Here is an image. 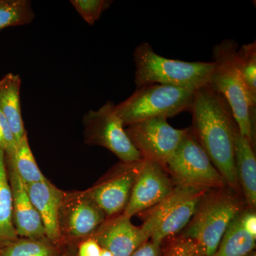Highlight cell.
Instances as JSON below:
<instances>
[{"mask_svg":"<svg viewBox=\"0 0 256 256\" xmlns=\"http://www.w3.org/2000/svg\"><path fill=\"white\" fill-rule=\"evenodd\" d=\"M6 168L12 196L13 224L16 234L18 237L42 240L46 237L44 226L30 200L25 184L12 166Z\"/></svg>","mask_w":256,"mask_h":256,"instance_id":"4fadbf2b","label":"cell"},{"mask_svg":"<svg viewBox=\"0 0 256 256\" xmlns=\"http://www.w3.org/2000/svg\"><path fill=\"white\" fill-rule=\"evenodd\" d=\"M34 18L28 0H0V30L31 23Z\"/></svg>","mask_w":256,"mask_h":256,"instance_id":"7402d4cb","label":"cell"},{"mask_svg":"<svg viewBox=\"0 0 256 256\" xmlns=\"http://www.w3.org/2000/svg\"><path fill=\"white\" fill-rule=\"evenodd\" d=\"M100 256H114L112 255V254L108 250H106V249L102 248V250H101V254Z\"/></svg>","mask_w":256,"mask_h":256,"instance_id":"f546056e","label":"cell"},{"mask_svg":"<svg viewBox=\"0 0 256 256\" xmlns=\"http://www.w3.org/2000/svg\"><path fill=\"white\" fill-rule=\"evenodd\" d=\"M25 186L41 218L46 238L53 244H58L62 238L60 212L64 194L47 178L38 182L25 184Z\"/></svg>","mask_w":256,"mask_h":256,"instance_id":"9a60e30c","label":"cell"},{"mask_svg":"<svg viewBox=\"0 0 256 256\" xmlns=\"http://www.w3.org/2000/svg\"><path fill=\"white\" fill-rule=\"evenodd\" d=\"M133 60L137 88L161 84L196 92L208 84L214 67L213 62H188L165 58L156 53L148 42L134 48Z\"/></svg>","mask_w":256,"mask_h":256,"instance_id":"3957f363","label":"cell"},{"mask_svg":"<svg viewBox=\"0 0 256 256\" xmlns=\"http://www.w3.org/2000/svg\"><path fill=\"white\" fill-rule=\"evenodd\" d=\"M174 186V181L162 166L143 159L122 215L131 218L138 213L150 210L166 198Z\"/></svg>","mask_w":256,"mask_h":256,"instance_id":"8fae6325","label":"cell"},{"mask_svg":"<svg viewBox=\"0 0 256 256\" xmlns=\"http://www.w3.org/2000/svg\"><path fill=\"white\" fill-rule=\"evenodd\" d=\"M162 256H203L196 242L191 239L182 236L175 239L166 249Z\"/></svg>","mask_w":256,"mask_h":256,"instance_id":"d4e9b609","label":"cell"},{"mask_svg":"<svg viewBox=\"0 0 256 256\" xmlns=\"http://www.w3.org/2000/svg\"><path fill=\"white\" fill-rule=\"evenodd\" d=\"M190 128L172 127L166 118L146 120L126 129L128 137L143 159L158 163L165 169Z\"/></svg>","mask_w":256,"mask_h":256,"instance_id":"9c48e42d","label":"cell"},{"mask_svg":"<svg viewBox=\"0 0 256 256\" xmlns=\"http://www.w3.org/2000/svg\"><path fill=\"white\" fill-rule=\"evenodd\" d=\"M102 248L94 239L89 238L79 246L78 256H100Z\"/></svg>","mask_w":256,"mask_h":256,"instance_id":"f1b7e54d","label":"cell"},{"mask_svg":"<svg viewBox=\"0 0 256 256\" xmlns=\"http://www.w3.org/2000/svg\"><path fill=\"white\" fill-rule=\"evenodd\" d=\"M245 203L228 186L210 190L182 236L196 242L202 256L214 255L229 225L244 212Z\"/></svg>","mask_w":256,"mask_h":256,"instance_id":"7a4b0ae2","label":"cell"},{"mask_svg":"<svg viewBox=\"0 0 256 256\" xmlns=\"http://www.w3.org/2000/svg\"><path fill=\"white\" fill-rule=\"evenodd\" d=\"M165 170L174 184L202 190L226 186V182L197 141L192 128L178 144Z\"/></svg>","mask_w":256,"mask_h":256,"instance_id":"52a82bcc","label":"cell"},{"mask_svg":"<svg viewBox=\"0 0 256 256\" xmlns=\"http://www.w3.org/2000/svg\"><path fill=\"white\" fill-rule=\"evenodd\" d=\"M72 5L76 10L89 25H94L106 11L112 1L107 0H72Z\"/></svg>","mask_w":256,"mask_h":256,"instance_id":"cb8c5ba5","label":"cell"},{"mask_svg":"<svg viewBox=\"0 0 256 256\" xmlns=\"http://www.w3.org/2000/svg\"><path fill=\"white\" fill-rule=\"evenodd\" d=\"M237 67L245 86L250 107H256V42L242 45L235 55Z\"/></svg>","mask_w":256,"mask_h":256,"instance_id":"44dd1931","label":"cell"},{"mask_svg":"<svg viewBox=\"0 0 256 256\" xmlns=\"http://www.w3.org/2000/svg\"><path fill=\"white\" fill-rule=\"evenodd\" d=\"M238 44L225 40L213 48V72L208 85L224 96L232 110L239 132L255 146L256 110L250 107L235 55Z\"/></svg>","mask_w":256,"mask_h":256,"instance_id":"277c9868","label":"cell"},{"mask_svg":"<svg viewBox=\"0 0 256 256\" xmlns=\"http://www.w3.org/2000/svg\"><path fill=\"white\" fill-rule=\"evenodd\" d=\"M54 248L42 240L18 238L3 248L0 256H54Z\"/></svg>","mask_w":256,"mask_h":256,"instance_id":"603a6c76","label":"cell"},{"mask_svg":"<svg viewBox=\"0 0 256 256\" xmlns=\"http://www.w3.org/2000/svg\"><path fill=\"white\" fill-rule=\"evenodd\" d=\"M142 162L143 158L134 162H121L86 192L106 216L117 214L124 210Z\"/></svg>","mask_w":256,"mask_h":256,"instance_id":"30bf717a","label":"cell"},{"mask_svg":"<svg viewBox=\"0 0 256 256\" xmlns=\"http://www.w3.org/2000/svg\"><path fill=\"white\" fill-rule=\"evenodd\" d=\"M246 256H256V252H249V254H248V255H246Z\"/></svg>","mask_w":256,"mask_h":256,"instance_id":"1f68e13d","label":"cell"},{"mask_svg":"<svg viewBox=\"0 0 256 256\" xmlns=\"http://www.w3.org/2000/svg\"></svg>","mask_w":256,"mask_h":256,"instance_id":"d6a6232c","label":"cell"},{"mask_svg":"<svg viewBox=\"0 0 256 256\" xmlns=\"http://www.w3.org/2000/svg\"><path fill=\"white\" fill-rule=\"evenodd\" d=\"M64 200L68 204L60 206V226H64L69 236L80 238L92 235L105 220V214L86 192L67 200L64 197Z\"/></svg>","mask_w":256,"mask_h":256,"instance_id":"7c38bea8","label":"cell"},{"mask_svg":"<svg viewBox=\"0 0 256 256\" xmlns=\"http://www.w3.org/2000/svg\"><path fill=\"white\" fill-rule=\"evenodd\" d=\"M0 126L2 129L3 136H4V146H4L5 162H9L14 159L18 144L11 132L8 120L1 110H0Z\"/></svg>","mask_w":256,"mask_h":256,"instance_id":"484cf974","label":"cell"},{"mask_svg":"<svg viewBox=\"0 0 256 256\" xmlns=\"http://www.w3.org/2000/svg\"><path fill=\"white\" fill-rule=\"evenodd\" d=\"M0 144L4 146V136H3V131L2 129L1 126H0ZM4 148V146H3Z\"/></svg>","mask_w":256,"mask_h":256,"instance_id":"4dcf8cb0","label":"cell"},{"mask_svg":"<svg viewBox=\"0 0 256 256\" xmlns=\"http://www.w3.org/2000/svg\"><path fill=\"white\" fill-rule=\"evenodd\" d=\"M194 90L161 84L138 87L124 102L114 105V112L124 126L154 118H169L191 110Z\"/></svg>","mask_w":256,"mask_h":256,"instance_id":"5b68a950","label":"cell"},{"mask_svg":"<svg viewBox=\"0 0 256 256\" xmlns=\"http://www.w3.org/2000/svg\"><path fill=\"white\" fill-rule=\"evenodd\" d=\"M254 146L237 130L234 144L236 171L240 191L252 210L256 206V158Z\"/></svg>","mask_w":256,"mask_h":256,"instance_id":"2e32d148","label":"cell"},{"mask_svg":"<svg viewBox=\"0 0 256 256\" xmlns=\"http://www.w3.org/2000/svg\"><path fill=\"white\" fill-rule=\"evenodd\" d=\"M190 112L194 136L225 180L227 186L242 194L234 158L238 127L228 102L223 96L207 84L195 92Z\"/></svg>","mask_w":256,"mask_h":256,"instance_id":"6da1fadb","label":"cell"},{"mask_svg":"<svg viewBox=\"0 0 256 256\" xmlns=\"http://www.w3.org/2000/svg\"><path fill=\"white\" fill-rule=\"evenodd\" d=\"M20 76L10 73L0 80V110L4 114L16 144L26 134L20 105Z\"/></svg>","mask_w":256,"mask_h":256,"instance_id":"e0dca14e","label":"cell"},{"mask_svg":"<svg viewBox=\"0 0 256 256\" xmlns=\"http://www.w3.org/2000/svg\"><path fill=\"white\" fill-rule=\"evenodd\" d=\"M162 254L161 245L149 240L138 248L131 256H162Z\"/></svg>","mask_w":256,"mask_h":256,"instance_id":"83f0119b","label":"cell"},{"mask_svg":"<svg viewBox=\"0 0 256 256\" xmlns=\"http://www.w3.org/2000/svg\"><path fill=\"white\" fill-rule=\"evenodd\" d=\"M208 191L175 184L166 198L148 210L140 227L148 240L162 245L165 239L186 228Z\"/></svg>","mask_w":256,"mask_h":256,"instance_id":"8992f818","label":"cell"},{"mask_svg":"<svg viewBox=\"0 0 256 256\" xmlns=\"http://www.w3.org/2000/svg\"><path fill=\"white\" fill-rule=\"evenodd\" d=\"M82 122L87 144L104 146L122 162H134L142 159L128 137L122 120L114 112V102L108 101L98 110L88 111Z\"/></svg>","mask_w":256,"mask_h":256,"instance_id":"ba28073f","label":"cell"},{"mask_svg":"<svg viewBox=\"0 0 256 256\" xmlns=\"http://www.w3.org/2000/svg\"><path fill=\"white\" fill-rule=\"evenodd\" d=\"M5 163L6 166L14 168L24 184L38 182L46 178L40 171L32 154L26 133L16 146L14 159Z\"/></svg>","mask_w":256,"mask_h":256,"instance_id":"ffe728a7","label":"cell"},{"mask_svg":"<svg viewBox=\"0 0 256 256\" xmlns=\"http://www.w3.org/2000/svg\"><path fill=\"white\" fill-rule=\"evenodd\" d=\"M18 238L13 224L12 196L5 163L4 150L0 144V249Z\"/></svg>","mask_w":256,"mask_h":256,"instance_id":"ac0fdd59","label":"cell"},{"mask_svg":"<svg viewBox=\"0 0 256 256\" xmlns=\"http://www.w3.org/2000/svg\"><path fill=\"white\" fill-rule=\"evenodd\" d=\"M239 215L229 225L216 250L212 256H246L254 252L256 238L242 228Z\"/></svg>","mask_w":256,"mask_h":256,"instance_id":"d6986e66","label":"cell"},{"mask_svg":"<svg viewBox=\"0 0 256 256\" xmlns=\"http://www.w3.org/2000/svg\"><path fill=\"white\" fill-rule=\"evenodd\" d=\"M94 238L114 256H131L148 240L140 227L134 226L130 218L122 214L100 227Z\"/></svg>","mask_w":256,"mask_h":256,"instance_id":"5bb4252c","label":"cell"},{"mask_svg":"<svg viewBox=\"0 0 256 256\" xmlns=\"http://www.w3.org/2000/svg\"><path fill=\"white\" fill-rule=\"evenodd\" d=\"M240 225L242 228L249 235L256 238V215L254 210H244L239 215Z\"/></svg>","mask_w":256,"mask_h":256,"instance_id":"4316f807","label":"cell"}]
</instances>
